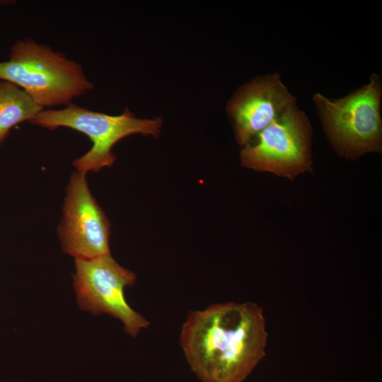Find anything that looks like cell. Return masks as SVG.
Segmentation results:
<instances>
[{
  "instance_id": "cell-1",
  "label": "cell",
  "mask_w": 382,
  "mask_h": 382,
  "mask_svg": "<svg viewBox=\"0 0 382 382\" xmlns=\"http://www.w3.org/2000/svg\"><path fill=\"white\" fill-rule=\"evenodd\" d=\"M262 308L253 302L214 303L191 311L179 342L202 382H243L265 356Z\"/></svg>"
},
{
  "instance_id": "cell-2",
  "label": "cell",
  "mask_w": 382,
  "mask_h": 382,
  "mask_svg": "<svg viewBox=\"0 0 382 382\" xmlns=\"http://www.w3.org/2000/svg\"><path fill=\"white\" fill-rule=\"evenodd\" d=\"M0 79L17 85L44 108L66 106L94 88L78 62L31 38L13 44L8 59L0 62Z\"/></svg>"
},
{
  "instance_id": "cell-3",
  "label": "cell",
  "mask_w": 382,
  "mask_h": 382,
  "mask_svg": "<svg viewBox=\"0 0 382 382\" xmlns=\"http://www.w3.org/2000/svg\"><path fill=\"white\" fill-rule=\"evenodd\" d=\"M381 79L374 73L367 83L345 97L313 96L324 130L340 156L351 159L381 151Z\"/></svg>"
},
{
  "instance_id": "cell-4",
  "label": "cell",
  "mask_w": 382,
  "mask_h": 382,
  "mask_svg": "<svg viewBox=\"0 0 382 382\" xmlns=\"http://www.w3.org/2000/svg\"><path fill=\"white\" fill-rule=\"evenodd\" d=\"M29 122L51 130L68 127L87 135L92 147L73 162L77 172L86 174L111 166L116 159L112 149L123 138L135 134L157 138L163 121L161 117L138 118L127 107L120 115H110L71 103L59 110L44 109Z\"/></svg>"
},
{
  "instance_id": "cell-5",
  "label": "cell",
  "mask_w": 382,
  "mask_h": 382,
  "mask_svg": "<svg viewBox=\"0 0 382 382\" xmlns=\"http://www.w3.org/2000/svg\"><path fill=\"white\" fill-rule=\"evenodd\" d=\"M312 127L297 105L276 118L242 147V165L293 179L311 169Z\"/></svg>"
},
{
  "instance_id": "cell-6",
  "label": "cell",
  "mask_w": 382,
  "mask_h": 382,
  "mask_svg": "<svg viewBox=\"0 0 382 382\" xmlns=\"http://www.w3.org/2000/svg\"><path fill=\"white\" fill-rule=\"evenodd\" d=\"M74 285L77 303L95 316L108 313L119 319L132 337L146 329L150 322L127 302L124 290L136 282V274L122 267L111 254L92 259H75Z\"/></svg>"
},
{
  "instance_id": "cell-7",
  "label": "cell",
  "mask_w": 382,
  "mask_h": 382,
  "mask_svg": "<svg viewBox=\"0 0 382 382\" xmlns=\"http://www.w3.org/2000/svg\"><path fill=\"white\" fill-rule=\"evenodd\" d=\"M63 210L58 232L65 253L81 260L110 253V222L92 195L86 174L71 175Z\"/></svg>"
},
{
  "instance_id": "cell-8",
  "label": "cell",
  "mask_w": 382,
  "mask_h": 382,
  "mask_svg": "<svg viewBox=\"0 0 382 382\" xmlns=\"http://www.w3.org/2000/svg\"><path fill=\"white\" fill-rule=\"evenodd\" d=\"M296 105L279 73L257 76L240 86L226 111L237 143L243 147L276 118Z\"/></svg>"
},
{
  "instance_id": "cell-9",
  "label": "cell",
  "mask_w": 382,
  "mask_h": 382,
  "mask_svg": "<svg viewBox=\"0 0 382 382\" xmlns=\"http://www.w3.org/2000/svg\"><path fill=\"white\" fill-rule=\"evenodd\" d=\"M44 109L17 85L0 79V146L11 128L30 122Z\"/></svg>"
}]
</instances>
